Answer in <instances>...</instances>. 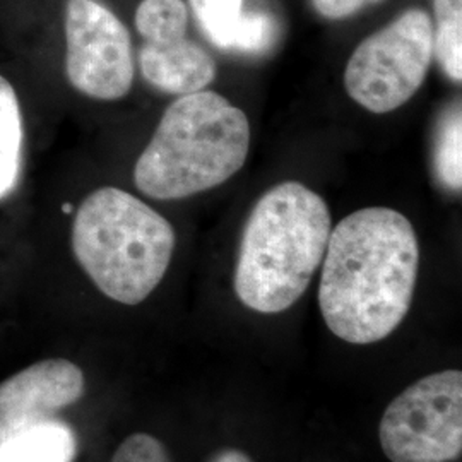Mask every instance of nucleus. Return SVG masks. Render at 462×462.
<instances>
[{"label":"nucleus","instance_id":"4468645a","mask_svg":"<svg viewBox=\"0 0 462 462\" xmlns=\"http://www.w3.org/2000/svg\"><path fill=\"white\" fill-rule=\"evenodd\" d=\"M435 171L439 180L452 192L462 189V116L461 105H452L440 120L435 143Z\"/></svg>","mask_w":462,"mask_h":462},{"label":"nucleus","instance_id":"2eb2a0df","mask_svg":"<svg viewBox=\"0 0 462 462\" xmlns=\"http://www.w3.org/2000/svg\"><path fill=\"white\" fill-rule=\"evenodd\" d=\"M189 13L182 0H141L135 11V28L144 42L183 38Z\"/></svg>","mask_w":462,"mask_h":462},{"label":"nucleus","instance_id":"39448f33","mask_svg":"<svg viewBox=\"0 0 462 462\" xmlns=\"http://www.w3.org/2000/svg\"><path fill=\"white\" fill-rule=\"evenodd\" d=\"M431 57L433 23L423 9H410L353 51L345 70L347 95L372 114H389L425 83Z\"/></svg>","mask_w":462,"mask_h":462},{"label":"nucleus","instance_id":"7ed1b4c3","mask_svg":"<svg viewBox=\"0 0 462 462\" xmlns=\"http://www.w3.org/2000/svg\"><path fill=\"white\" fill-rule=\"evenodd\" d=\"M250 124L238 106L215 91L182 95L165 110L134 182L148 198H190L230 180L245 165Z\"/></svg>","mask_w":462,"mask_h":462},{"label":"nucleus","instance_id":"ddd939ff","mask_svg":"<svg viewBox=\"0 0 462 462\" xmlns=\"http://www.w3.org/2000/svg\"><path fill=\"white\" fill-rule=\"evenodd\" d=\"M433 53L447 76L462 81V0H433Z\"/></svg>","mask_w":462,"mask_h":462},{"label":"nucleus","instance_id":"6e6552de","mask_svg":"<svg viewBox=\"0 0 462 462\" xmlns=\"http://www.w3.org/2000/svg\"><path fill=\"white\" fill-rule=\"evenodd\" d=\"M83 370L53 358L30 365L0 383V444L26 430L49 423L55 413L84 394Z\"/></svg>","mask_w":462,"mask_h":462},{"label":"nucleus","instance_id":"f257e3e1","mask_svg":"<svg viewBox=\"0 0 462 462\" xmlns=\"http://www.w3.org/2000/svg\"><path fill=\"white\" fill-rule=\"evenodd\" d=\"M319 307L330 332L372 345L401 326L413 303L420 247L411 221L389 208H366L330 230Z\"/></svg>","mask_w":462,"mask_h":462},{"label":"nucleus","instance_id":"a211bd4d","mask_svg":"<svg viewBox=\"0 0 462 462\" xmlns=\"http://www.w3.org/2000/svg\"><path fill=\"white\" fill-rule=\"evenodd\" d=\"M209 462H252V459L248 457L247 454H244V452H240V450L228 448V450L217 452L215 457Z\"/></svg>","mask_w":462,"mask_h":462},{"label":"nucleus","instance_id":"9b49d317","mask_svg":"<svg viewBox=\"0 0 462 462\" xmlns=\"http://www.w3.org/2000/svg\"><path fill=\"white\" fill-rule=\"evenodd\" d=\"M76 450L72 429L51 420L2 442L0 462H72Z\"/></svg>","mask_w":462,"mask_h":462},{"label":"nucleus","instance_id":"dca6fc26","mask_svg":"<svg viewBox=\"0 0 462 462\" xmlns=\"http://www.w3.org/2000/svg\"><path fill=\"white\" fill-rule=\"evenodd\" d=\"M112 462H171V459L158 439L148 433H134L118 446Z\"/></svg>","mask_w":462,"mask_h":462},{"label":"nucleus","instance_id":"f03ea898","mask_svg":"<svg viewBox=\"0 0 462 462\" xmlns=\"http://www.w3.org/2000/svg\"><path fill=\"white\" fill-rule=\"evenodd\" d=\"M330 213L326 200L300 182L267 190L248 216L235 293L254 312L280 314L297 303L324 259Z\"/></svg>","mask_w":462,"mask_h":462},{"label":"nucleus","instance_id":"423d86ee","mask_svg":"<svg viewBox=\"0 0 462 462\" xmlns=\"http://www.w3.org/2000/svg\"><path fill=\"white\" fill-rule=\"evenodd\" d=\"M380 446L393 462H452L462 454V374L414 382L387 406Z\"/></svg>","mask_w":462,"mask_h":462},{"label":"nucleus","instance_id":"f8f14e48","mask_svg":"<svg viewBox=\"0 0 462 462\" xmlns=\"http://www.w3.org/2000/svg\"><path fill=\"white\" fill-rule=\"evenodd\" d=\"M23 116L13 84L0 76V200L16 189L23 160Z\"/></svg>","mask_w":462,"mask_h":462},{"label":"nucleus","instance_id":"0eeeda50","mask_svg":"<svg viewBox=\"0 0 462 462\" xmlns=\"http://www.w3.org/2000/svg\"><path fill=\"white\" fill-rule=\"evenodd\" d=\"M66 74L86 97L124 98L134 83L129 30L98 0H67Z\"/></svg>","mask_w":462,"mask_h":462},{"label":"nucleus","instance_id":"20e7f679","mask_svg":"<svg viewBox=\"0 0 462 462\" xmlns=\"http://www.w3.org/2000/svg\"><path fill=\"white\" fill-rule=\"evenodd\" d=\"M72 250L103 295L139 305L165 278L175 231L141 199L116 187H101L76 213Z\"/></svg>","mask_w":462,"mask_h":462},{"label":"nucleus","instance_id":"f3484780","mask_svg":"<svg viewBox=\"0 0 462 462\" xmlns=\"http://www.w3.org/2000/svg\"><path fill=\"white\" fill-rule=\"evenodd\" d=\"M315 11L328 19H343L380 0H312Z\"/></svg>","mask_w":462,"mask_h":462},{"label":"nucleus","instance_id":"1a4fd4ad","mask_svg":"<svg viewBox=\"0 0 462 462\" xmlns=\"http://www.w3.org/2000/svg\"><path fill=\"white\" fill-rule=\"evenodd\" d=\"M144 79L170 95H190L215 81L213 57L187 36L144 42L139 51Z\"/></svg>","mask_w":462,"mask_h":462},{"label":"nucleus","instance_id":"9d476101","mask_svg":"<svg viewBox=\"0 0 462 462\" xmlns=\"http://www.w3.org/2000/svg\"><path fill=\"white\" fill-rule=\"evenodd\" d=\"M200 28L221 50L264 53L276 42V21L261 11H244V0H190Z\"/></svg>","mask_w":462,"mask_h":462}]
</instances>
